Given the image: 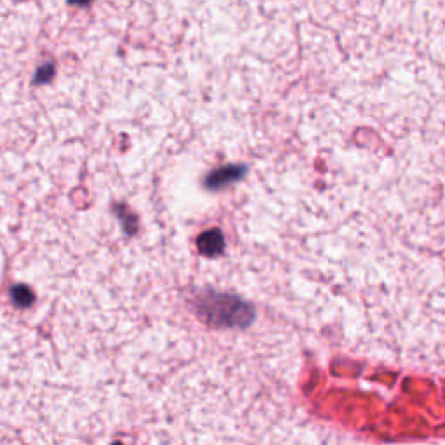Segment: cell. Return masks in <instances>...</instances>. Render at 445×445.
<instances>
[{"label":"cell","instance_id":"6da1fadb","mask_svg":"<svg viewBox=\"0 0 445 445\" xmlns=\"http://www.w3.org/2000/svg\"><path fill=\"white\" fill-rule=\"evenodd\" d=\"M197 312L207 323L218 327L247 326L254 316V312L249 305L233 296L223 294H209L200 296L197 301Z\"/></svg>","mask_w":445,"mask_h":445},{"label":"cell","instance_id":"7a4b0ae2","mask_svg":"<svg viewBox=\"0 0 445 445\" xmlns=\"http://www.w3.org/2000/svg\"><path fill=\"white\" fill-rule=\"evenodd\" d=\"M245 169L242 166H226L221 167L218 170H212L211 174L205 180V187L209 190H221V188L228 187L230 183H235V181L240 180L244 176Z\"/></svg>","mask_w":445,"mask_h":445},{"label":"cell","instance_id":"3957f363","mask_svg":"<svg viewBox=\"0 0 445 445\" xmlns=\"http://www.w3.org/2000/svg\"><path fill=\"white\" fill-rule=\"evenodd\" d=\"M197 247L198 251L204 256H209V258H214V256H219L224 249V238L223 233L219 230H207L198 237L197 240Z\"/></svg>","mask_w":445,"mask_h":445},{"label":"cell","instance_id":"277c9868","mask_svg":"<svg viewBox=\"0 0 445 445\" xmlns=\"http://www.w3.org/2000/svg\"><path fill=\"white\" fill-rule=\"evenodd\" d=\"M13 299L20 306H30L34 302V293L27 286H16L13 289Z\"/></svg>","mask_w":445,"mask_h":445},{"label":"cell","instance_id":"5b68a950","mask_svg":"<svg viewBox=\"0 0 445 445\" xmlns=\"http://www.w3.org/2000/svg\"><path fill=\"white\" fill-rule=\"evenodd\" d=\"M70 2H72V3H82V6H84V3H87L89 0H70Z\"/></svg>","mask_w":445,"mask_h":445}]
</instances>
